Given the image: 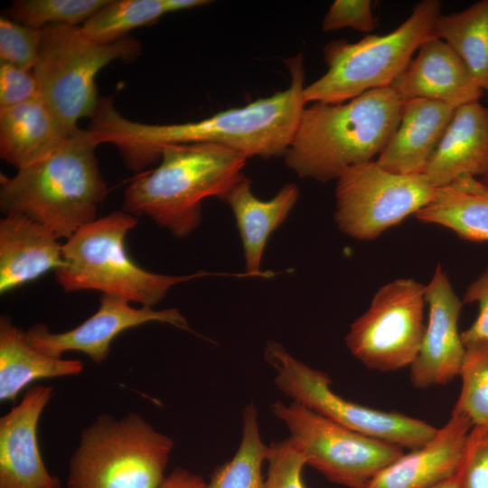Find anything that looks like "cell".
<instances>
[{
    "mask_svg": "<svg viewBox=\"0 0 488 488\" xmlns=\"http://www.w3.org/2000/svg\"><path fill=\"white\" fill-rule=\"evenodd\" d=\"M286 65L291 80L286 89L198 121L145 124L124 117L114 105H108L96 122L97 139L113 144L134 171L159 161L163 149L171 145L211 143L246 158L282 156L306 104L303 54L287 59Z\"/></svg>",
    "mask_w": 488,
    "mask_h": 488,
    "instance_id": "1",
    "label": "cell"
},
{
    "mask_svg": "<svg viewBox=\"0 0 488 488\" xmlns=\"http://www.w3.org/2000/svg\"><path fill=\"white\" fill-rule=\"evenodd\" d=\"M129 303L118 296L102 295L98 311L77 327L55 333L46 324H37L24 332L25 340L33 349L50 357L61 358L65 352L76 351L100 363L108 358L112 341L129 328L159 322L194 333L176 308H135Z\"/></svg>",
    "mask_w": 488,
    "mask_h": 488,
    "instance_id": "13",
    "label": "cell"
},
{
    "mask_svg": "<svg viewBox=\"0 0 488 488\" xmlns=\"http://www.w3.org/2000/svg\"><path fill=\"white\" fill-rule=\"evenodd\" d=\"M71 136L40 99L0 108V156L17 170L50 156Z\"/></svg>",
    "mask_w": 488,
    "mask_h": 488,
    "instance_id": "22",
    "label": "cell"
},
{
    "mask_svg": "<svg viewBox=\"0 0 488 488\" xmlns=\"http://www.w3.org/2000/svg\"><path fill=\"white\" fill-rule=\"evenodd\" d=\"M206 0H117L111 1L80 26L88 40L108 43L127 36L136 28L155 23L163 15L206 5Z\"/></svg>",
    "mask_w": 488,
    "mask_h": 488,
    "instance_id": "26",
    "label": "cell"
},
{
    "mask_svg": "<svg viewBox=\"0 0 488 488\" xmlns=\"http://www.w3.org/2000/svg\"><path fill=\"white\" fill-rule=\"evenodd\" d=\"M458 488H488V426H474L469 432Z\"/></svg>",
    "mask_w": 488,
    "mask_h": 488,
    "instance_id": "32",
    "label": "cell"
},
{
    "mask_svg": "<svg viewBox=\"0 0 488 488\" xmlns=\"http://www.w3.org/2000/svg\"><path fill=\"white\" fill-rule=\"evenodd\" d=\"M433 488H458L457 482H456V475L449 480H446L441 483L440 484Z\"/></svg>",
    "mask_w": 488,
    "mask_h": 488,
    "instance_id": "37",
    "label": "cell"
},
{
    "mask_svg": "<svg viewBox=\"0 0 488 488\" xmlns=\"http://www.w3.org/2000/svg\"><path fill=\"white\" fill-rule=\"evenodd\" d=\"M83 370L79 360L47 356L33 349L24 332L11 319H0V400L14 401L17 395L34 380L74 376Z\"/></svg>",
    "mask_w": 488,
    "mask_h": 488,
    "instance_id": "24",
    "label": "cell"
},
{
    "mask_svg": "<svg viewBox=\"0 0 488 488\" xmlns=\"http://www.w3.org/2000/svg\"><path fill=\"white\" fill-rule=\"evenodd\" d=\"M46 226L20 214L0 221V293L5 295L63 264L62 244Z\"/></svg>",
    "mask_w": 488,
    "mask_h": 488,
    "instance_id": "19",
    "label": "cell"
},
{
    "mask_svg": "<svg viewBox=\"0 0 488 488\" xmlns=\"http://www.w3.org/2000/svg\"><path fill=\"white\" fill-rule=\"evenodd\" d=\"M472 427L466 416L453 410L448 421L427 444L403 454L367 488H433L455 477L462 465Z\"/></svg>",
    "mask_w": 488,
    "mask_h": 488,
    "instance_id": "17",
    "label": "cell"
},
{
    "mask_svg": "<svg viewBox=\"0 0 488 488\" xmlns=\"http://www.w3.org/2000/svg\"><path fill=\"white\" fill-rule=\"evenodd\" d=\"M435 188L468 176L488 175V108H457L424 172Z\"/></svg>",
    "mask_w": 488,
    "mask_h": 488,
    "instance_id": "18",
    "label": "cell"
},
{
    "mask_svg": "<svg viewBox=\"0 0 488 488\" xmlns=\"http://www.w3.org/2000/svg\"><path fill=\"white\" fill-rule=\"evenodd\" d=\"M371 5L370 0H335L324 17L322 28L332 32L349 27L371 33L377 27Z\"/></svg>",
    "mask_w": 488,
    "mask_h": 488,
    "instance_id": "33",
    "label": "cell"
},
{
    "mask_svg": "<svg viewBox=\"0 0 488 488\" xmlns=\"http://www.w3.org/2000/svg\"><path fill=\"white\" fill-rule=\"evenodd\" d=\"M40 99L37 79L33 70H23L0 62V108Z\"/></svg>",
    "mask_w": 488,
    "mask_h": 488,
    "instance_id": "34",
    "label": "cell"
},
{
    "mask_svg": "<svg viewBox=\"0 0 488 488\" xmlns=\"http://www.w3.org/2000/svg\"><path fill=\"white\" fill-rule=\"evenodd\" d=\"M402 107L389 87L340 104L305 107L285 162L302 178L338 179L346 169L379 156L399 124Z\"/></svg>",
    "mask_w": 488,
    "mask_h": 488,
    "instance_id": "2",
    "label": "cell"
},
{
    "mask_svg": "<svg viewBox=\"0 0 488 488\" xmlns=\"http://www.w3.org/2000/svg\"><path fill=\"white\" fill-rule=\"evenodd\" d=\"M482 181L488 184V175L485 178H483Z\"/></svg>",
    "mask_w": 488,
    "mask_h": 488,
    "instance_id": "38",
    "label": "cell"
},
{
    "mask_svg": "<svg viewBox=\"0 0 488 488\" xmlns=\"http://www.w3.org/2000/svg\"><path fill=\"white\" fill-rule=\"evenodd\" d=\"M267 488H307L302 472L305 458L288 436L268 445Z\"/></svg>",
    "mask_w": 488,
    "mask_h": 488,
    "instance_id": "31",
    "label": "cell"
},
{
    "mask_svg": "<svg viewBox=\"0 0 488 488\" xmlns=\"http://www.w3.org/2000/svg\"><path fill=\"white\" fill-rule=\"evenodd\" d=\"M53 388L35 385L0 418V488H61L44 465L37 440L41 414Z\"/></svg>",
    "mask_w": 488,
    "mask_h": 488,
    "instance_id": "15",
    "label": "cell"
},
{
    "mask_svg": "<svg viewBox=\"0 0 488 488\" xmlns=\"http://www.w3.org/2000/svg\"><path fill=\"white\" fill-rule=\"evenodd\" d=\"M425 301L428 320L418 355L409 366L410 380L417 389L446 384L459 376L465 354L458 330L464 303L441 265L425 286Z\"/></svg>",
    "mask_w": 488,
    "mask_h": 488,
    "instance_id": "14",
    "label": "cell"
},
{
    "mask_svg": "<svg viewBox=\"0 0 488 488\" xmlns=\"http://www.w3.org/2000/svg\"><path fill=\"white\" fill-rule=\"evenodd\" d=\"M425 305V285L413 278L387 283L351 324L347 348L369 369L392 371L410 366L426 329Z\"/></svg>",
    "mask_w": 488,
    "mask_h": 488,
    "instance_id": "11",
    "label": "cell"
},
{
    "mask_svg": "<svg viewBox=\"0 0 488 488\" xmlns=\"http://www.w3.org/2000/svg\"><path fill=\"white\" fill-rule=\"evenodd\" d=\"M389 88L403 103L427 99L455 109L478 101L483 93L459 56L436 37L421 44Z\"/></svg>",
    "mask_w": 488,
    "mask_h": 488,
    "instance_id": "16",
    "label": "cell"
},
{
    "mask_svg": "<svg viewBox=\"0 0 488 488\" xmlns=\"http://www.w3.org/2000/svg\"><path fill=\"white\" fill-rule=\"evenodd\" d=\"M299 189L285 184L269 200L254 195L250 180L242 175L224 197L230 205L239 231L249 277H271L260 269L264 250L270 235L285 221L296 205Z\"/></svg>",
    "mask_w": 488,
    "mask_h": 488,
    "instance_id": "21",
    "label": "cell"
},
{
    "mask_svg": "<svg viewBox=\"0 0 488 488\" xmlns=\"http://www.w3.org/2000/svg\"><path fill=\"white\" fill-rule=\"evenodd\" d=\"M41 29L6 17L0 18V59L23 70H33L37 60Z\"/></svg>",
    "mask_w": 488,
    "mask_h": 488,
    "instance_id": "30",
    "label": "cell"
},
{
    "mask_svg": "<svg viewBox=\"0 0 488 488\" xmlns=\"http://www.w3.org/2000/svg\"><path fill=\"white\" fill-rule=\"evenodd\" d=\"M173 447L170 436L136 413L103 414L81 432L67 488H159Z\"/></svg>",
    "mask_w": 488,
    "mask_h": 488,
    "instance_id": "7",
    "label": "cell"
},
{
    "mask_svg": "<svg viewBox=\"0 0 488 488\" xmlns=\"http://www.w3.org/2000/svg\"><path fill=\"white\" fill-rule=\"evenodd\" d=\"M137 224L135 215L117 211L81 227L62 244L63 264L55 271L67 292L97 290L141 304L157 305L175 285L211 274L172 276L153 273L128 255L125 239Z\"/></svg>",
    "mask_w": 488,
    "mask_h": 488,
    "instance_id": "5",
    "label": "cell"
},
{
    "mask_svg": "<svg viewBox=\"0 0 488 488\" xmlns=\"http://www.w3.org/2000/svg\"><path fill=\"white\" fill-rule=\"evenodd\" d=\"M435 191L424 174L391 173L375 161L357 164L337 179L334 220L350 237L371 240L415 215Z\"/></svg>",
    "mask_w": 488,
    "mask_h": 488,
    "instance_id": "12",
    "label": "cell"
},
{
    "mask_svg": "<svg viewBox=\"0 0 488 488\" xmlns=\"http://www.w3.org/2000/svg\"><path fill=\"white\" fill-rule=\"evenodd\" d=\"M433 36L451 47L488 96V0L476 2L460 12L440 14Z\"/></svg>",
    "mask_w": 488,
    "mask_h": 488,
    "instance_id": "25",
    "label": "cell"
},
{
    "mask_svg": "<svg viewBox=\"0 0 488 488\" xmlns=\"http://www.w3.org/2000/svg\"><path fill=\"white\" fill-rule=\"evenodd\" d=\"M415 217L449 229L463 239L488 241V184L475 177H459L436 188Z\"/></svg>",
    "mask_w": 488,
    "mask_h": 488,
    "instance_id": "23",
    "label": "cell"
},
{
    "mask_svg": "<svg viewBox=\"0 0 488 488\" xmlns=\"http://www.w3.org/2000/svg\"><path fill=\"white\" fill-rule=\"evenodd\" d=\"M246 160L217 144L167 145L158 166L127 187L124 211L145 215L175 237H186L201 223L202 202L223 200L243 175Z\"/></svg>",
    "mask_w": 488,
    "mask_h": 488,
    "instance_id": "4",
    "label": "cell"
},
{
    "mask_svg": "<svg viewBox=\"0 0 488 488\" xmlns=\"http://www.w3.org/2000/svg\"><path fill=\"white\" fill-rule=\"evenodd\" d=\"M98 143L80 129L50 156L0 176V208L5 215L26 216L70 239L96 220L108 193L95 156Z\"/></svg>",
    "mask_w": 488,
    "mask_h": 488,
    "instance_id": "3",
    "label": "cell"
},
{
    "mask_svg": "<svg viewBox=\"0 0 488 488\" xmlns=\"http://www.w3.org/2000/svg\"><path fill=\"white\" fill-rule=\"evenodd\" d=\"M463 303H477L479 313L472 325L461 333L465 347L488 342V266L467 287Z\"/></svg>",
    "mask_w": 488,
    "mask_h": 488,
    "instance_id": "35",
    "label": "cell"
},
{
    "mask_svg": "<svg viewBox=\"0 0 488 488\" xmlns=\"http://www.w3.org/2000/svg\"><path fill=\"white\" fill-rule=\"evenodd\" d=\"M264 359L276 371L275 384L281 392L357 433L414 450L427 444L437 431L423 420L345 399L332 389V380L326 373L296 359L274 340L267 343Z\"/></svg>",
    "mask_w": 488,
    "mask_h": 488,
    "instance_id": "9",
    "label": "cell"
},
{
    "mask_svg": "<svg viewBox=\"0 0 488 488\" xmlns=\"http://www.w3.org/2000/svg\"><path fill=\"white\" fill-rule=\"evenodd\" d=\"M109 0H16L6 11L12 20L42 29L51 24L78 26L84 23Z\"/></svg>",
    "mask_w": 488,
    "mask_h": 488,
    "instance_id": "28",
    "label": "cell"
},
{
    "mask_svg": "<svg viewBox=\"0 0 488 488\" xmlns=\"http://www.w3.org/2000/svg\"><path fill=\"white\" fill-rule=\"evenodd\" d=\"M270 409L287 427L306 465L336 484L367 488L404 454L398 446L351 430L296 401H276Z\"/></svg>",
    "mask_w": 488,
    "mask_h": 488,
    "instance_id": "10",
    "label": "cell"
},
{
    "mask_svg": "<svg viewBox=\"0 0 488 488\" xmlns=\"http://www.w3.org/2000/svg\"><path fill=\"white\" fill-rule=\"evenodd\" d=\"M140 42L127 35L116 42L98 43L85 38L80 26L51 24L41 29L38 56L33 71L40 99L65 130L73 135L81 117L94 116L99 99L95 78L115 60H132Z\"/></svg>",
    "mask_w": 488,
    "mask_h": 488,
    "instance_id": "8",
    "label": "cell"
},
{
    "mask_svg": "<svg viewBox=\"0 0 488 488\" xmlns=\"http://www.w3.org/2000/svg\"><path fill=\"white\" fill-rule=\"evenodd\" d=\"M267 451L260 435L258 410L249 403L242 412L239 448L230 461L215 469L207 488H267L262 466Z\"/></svg>",
    "mask_w": 488,
    "mask_h": 488,
    "instance_id": "27",
    "label": "cell"
},
{
    "mask_svg": "<svg viewBox=\"0 0 488 488\" xmlns=\"http://www.w3.org/2000/svg\"><path fill=\"white\" fill-rule=\"evenodd\" d=\"M462 386L454 411L474 426H488V342L465 347L459 372Z\"/></svg>",
    "mask_w": 488,
    "mask_h": 488,
    "instance_id": "29",
    "label": "cell"
},
{
    "mask_svg": "<svg viewBox=\"0 0 488 488\" xmlns=\"http://www.w3.org/2000/svg\"><path fill=\"white\" fill-rule=\"evenodd\" d=\"M159 488H207L203 479L186 469L175 468L165 476Z\"/></svg>",
    "mask_w": 488,
    "mask_h": 488,
    "instance_id": "36",
    "label": "cell"
},
{
    "mask_svg": "<svg viewBox=\"0 0 488 488\" xmlns=\"http://www.w3.org/2000/svg\"><path fill=\"white\" fill-rule=\"evenodd\" d=\"M441 6L438 0H423L387 34H367L353 43L344 39L329 42L323 49L328 69L305 88V103L340 104L370 89L389 87L421 44L434 37Z\"/></svg>",
    "mask_w": 488,
    "mask_h": 488,
    "instance_id": "6",
    "label": "cell"
},
{
    "mask_svg": "<svg viewBox=\"0 0 488 488\" xmlns=\"http://www.w3.org/2000/svg\"><path fill=\"white\" fill-rule=\"evenodd\" d=\"M455 110L427 99L404 102L399 124L377 157V164L395 174H424Z\"/></svg>",
    "mask_w": 488,
    "mask_h": 488,
    "instance_id": "20",
    "label": "cell"
}]
</instances>
